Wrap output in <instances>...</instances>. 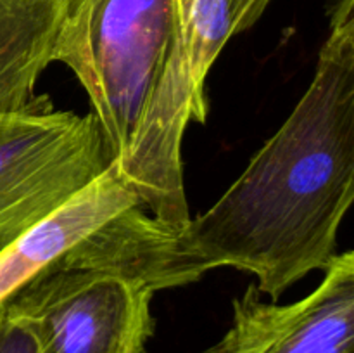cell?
Masks as SVG:
<instances>
[{"instance_id":"6da1fadb","label":"cell","mask_w":354,"mask_h":353,"mask_svg":"<svg viewBox=\"0 0 354 353\" xmlns=\"http://www.w3.org/2000/svg\"><path fill=\"white\" fill-rule=\"evenodd\" d=\"M354 199V0H335L310 87L204 213L175 232L194 282L230 266L277 301L337 255Z\"/></svg>"},{"instance_id":"7a4b0ae2","label":"cell","mask_w":354,"mask_h":353,"mask_svg":"<svg viewBox=\"0 0 354 353\" xmlns=\"http://www.w3.org/2000/svg\"><path fill=\"white\" fill-rule=\"evenodd\" d=\"M173 35V0L64 2L54 62L86 92L113 163L127 151Z\"/></svg>"},{"instance_id":"3957f363","label":"cell","mask_w":354,"mask_h":353,"mask_svg":"<svg viewBox=\"0 0 354 353\" xmlns=\"http://www.w3.org/2000/svg\"><path fill=\"white\" fill-rule=\"evenodd\" d=\"M154 293L133 273L62 256L0 307L30 329L41 353H147Z\"/></svg>"},{"instance_id":"277c9868","label":"cell","mask_w":354,"mask_h":353,"mask_svg":"<svg viewBox=\"0 0 354 353\" xmlns=\"http://www.w3.org/2000/svg\"><path fill=\"white\" fill-rule=\"evenodd\" d=\"M113 165L99 121L40 104L0 113V251Z\"/></svg>"},{"instance_id":"5b68a950","label":"cell","mask_w":354,"mask_h":353,"mask_svg":"<svg viewBox=\"0 0 354 353\" xmlns=\"http://www.w3.org/2000/svg\"><path fill=\"white\" fill-rule=\"evenodd\" d=\"M201 353H354V253H337L294 303H268L249 284L232 303L227 332Z\"/></svg>"},{"instance_id":"8992f818","label":"cell","mask_w":354,"mask_h":353,"mask_svg":"<svg viewBox=\"0 0 354 353\" xmlns=\"http://www.w3.org/2000/svg\"><path fill=\"white\" fill-rule=\"evenodd\" d=\"M142 206L111 165L82 192L0 251V305L123 211Z\"/></svg>"},{"instance_id":"52a82bcc","label":"cell","mask_w":354,"mask_h":353,"mask_svg":"<svg viewBox=\"0 0 354 353\" xmlns=\"http://www.w3.org/2000/svg\"><path fill=\"white\" fill-rule=\"evenodd\" d=\"M66 0H0V113L40 104L35 87L54 62Z\"/></svg>"},{"instance_id":"ba28073f","label":"cell","mask_w":354,"mask_h":353,"mask_svg":"<svg viewBox=\"0 0 354 353\" xmlns=\"http://www.w3.org/2000/svg\"><path fill=\"white\" fill-rule=\"evenodd\" d=\"M0 353H41L30 329L0 307Z\"/></svg>"},{"instance_id":"9c48e42d","label":"cell","mask_w":354,"mask_h":353,"mask_svg":"<svg viewBox=\"0 0 354 353\" xmlns=\"http://www.w3.org/2000/svg\"><path fill=\"white\" fill-rule=\"evenodd\" d=\"M272 0H230L232 33L239 35L254 26Z\"/></svg>"},{"instance_id":"30bf717a","label":"cell","mask_w":354,"mask_h":353,"mask_svg":"<svg viewBox=\"0 0 354 353\" xmlns=\"http://www.w3.org/2000/svg\"><path fill=\"white\" fill-rule=\"evenodd\" d=\"M194 6H196V0H173V9H175V35H173L171 44L185 33L190 16H192Z\"/></svg>"}]
</instances>
